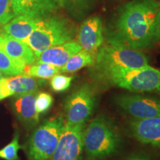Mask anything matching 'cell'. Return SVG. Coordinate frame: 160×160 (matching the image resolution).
<instances>
[{
    "mask_svg": "<svg viewBox=\"0 0 160 160\" xmlns=\"http://www.w3.org/2000/svg\"><path fill=\"white\" fill-rule=\"evenodd\" d=\"M120 137L114 125L105 116L95 117L83 131V150L89 160H99L116 153Z\"/></svg>",
    "mask_w": 160,
    "mask_h": 160,
    "instance_id": "3",
    "label": "cell"
},
{
    "mask_svg": "<svg viewBox=\"0 0 160 160\" xmlns=\"http://www.w3.org/2000/svg\"><path fill=\"white\" fill-rule=\"evenodd\" d=\"M63 116L48 119L36 128L26 145L28 160H49L57 148L60 135L65 126Z\"/></svg>",
    "mask_w": 160,
    "mask_h": 160,
    "instance_id": "6",
    "label": "cell"
},
{
    "mask_svg": "<svg viewBox=\"0 0 160 160\" xmlns=\"http://www.w3.org/2000/svg\"><path fill=\"white\" fill-rule=\"evenodd\" d=\"M73 80L72 77H67L65 75L56 74L51 78V86L55 92H63L69 88Z\"/></svg>",
    "mask_w": 160,
    "mask_h": 160,
    "instance_id": "23",
    "label": "cell"
},
{
    "mask_svg": "<svg viewBox=\"0 0 160 160\" xmlns=\"http://www.w3.org/2000/svg\"><path fill=\"white\" fill-rule=\"evenodd\" d=\"M124 160H151L148 157L142 153H135L131 154L129 157L125 158Z\"/></svg>",
    "mask_w": 160,
    "mask_h": 160,
    "instance_id": "27",
    "label": "cell"
},
{
    "mask_svg": "<svg viewBox=\"0 0 160 160\" xmlns=\"http://www.w3.org/2000/svg\"><path fill=\"white\" fill-rule=\"evenodd\" d=\"M0 71L8 77L23 74L24 70L16 65L14 62L5 53L0 46Z\"/></svg>",
    "mask_w": 160,
    "mask_h": 160,
    "instance_id": "21",
    "label": "cell"
},
{
    "mask_svg": "<svg viewBox=\"0 0 160 160\" xmlns=\"http://www.w3.org/2000/svg\"><path fill=\"white\" fill-rule=\"evenodd\" d=\"M103 79L111 85L133 93L160 94V71L149 65L139 68L117 70Z\"/></svg>",
    "mask_w": 160,
    "mask_h": 160,
    "instance_id": "5",
    "label": "cell"
},
{
    "mask_svg": "<svg viewBox=\"0 0 160 160\" xmlns=\"http://www.w3.org/2000/svg\"><path fill=\"white\" fill-rule=\"evenodd\" d=\"M16 17L27 15L35 19H42L55 14L60 7L59 0H11Z\"/></svg>",
    "mask_w": 160,
    "mask_h": 160,
    "instance_id": "11",
    "label": "cell"
},
{
    "mask_svg": "<svg viewBox=\"0 0 160 160\" xmlns=\"http://www.w3.org/2000/svg\"><path fill=\"white\" fill-rule=\"evenodd\" d=\"M82 48L77 41L71 40L61 45L46 49L37 57V63H48L61 68L75 53L81 51Z\"/></svg>",
    "mask_w": 160,
    "mask_h": 160,
    "instance_id": "15",
    "label": "cell"
},
{
    "mask_svg": "<svg viewBox=\"0 0 160 160\" xmlns=\"http://www.w3.org/2000/svg\"><path fill=\"white\" fill-rule=\"evenodd\" d=\"M76 33V27L71 22L53 14L38 20L34 30L25 43L31 48L37 59L46 49L73 40Z\"/></svg>",
    "mask_w": 160,
    "mask_h": 160,
    "instance_id": "2",
    "label": "cell"
},
{
    "mask_svg": "<svg viewBox=\"0 0 160 160\" xmlns=\"http://www.w3.org/2000/svg\"><path fill=\"white\" fill-rule=\"evenodd\" d=\"M160 42V18L159 20V23H158L157 25V35H156V42Z\"/></svg>",
    "mask_w": 160,
    "mask_h": 160,
    "instance_id": "28",
    "label": "cell"
},
{
    "mask_svg": "<svg viewBox=\"0 0 160 160\" xmlns=\"http://www.w3.org/2000/svg\"><path fill=\"white\" fill-rule=\"evenodd\" d=\"M95 104L96 95L93 88L88 84L79 86L65 102L64 119L66 125H85L93 113Z\"/></svg>",
    "mask_w": 160,
    "mask_h": 160,
    "instance_id": "7",
    "label": "cell"
},
{
    "mask_svg": "<svg viewBox=\"0 0 160 160\" xmlns=\"http://www.w3.org/2000/svg\"><path fill=\"white\" fill-rule=\"evenodd\" d=\"M15 17L11 0H0V26L8 23Z\"/></svg>",
    "mask_w": 160,
    "mask_h": 160,
    "instance_id": "24",
    "label": "cell"
},
{
    "mask_svg": "<svg viewBox=\"0 0 160 160\" xmlns=\"http://www.w3.org/2000/svg\"><path fill=\"white\" fill-rule=\"evenodd\" d=\"M53 99L50 93H45V92L38 93L35 102L36 110L37 113L40 114L48 111L53 104Z\"/></svg>",
    "mask_w": 160,
    "mask_h": 160,
    "instance_id": "25",
    "label": "cell"
},
{
    "mask_svg": "<svg viewBox=\"0 0 160 160\" xmlns=\"http://www.w3.org/2000/svg\"><path fill=\"white\" fill-rule=\"evenodd\" d=\"M2 78H4V76H3V73H2L1 71H0V79H2Z\"/></svg>",
    "mask_w": 160,
    "mask_h": 160,
    "instance_id": "29",
    "label": "cell"
},
{
    "mask_svg": "<svg viewBox=\"0 0 160 160\" xmlns=\"http://www.w3.org/2000/svg\"><path fill=\"white\" fill-rule=\"evenodd\" d=\"M61 4L72 17L80 21L91 11L95 0H61Z\"/></svg>",
    "mask_w": 160,
    "mask_h": 160,
    "instance_id": "19",
    "label": "cell"
},
{
    "mask_svg": "<svg viewBox=\"0 0 160 160\" xmlns=\"http://www.w3.org/2000/svg\"><path fill=\"white\" fill-rule=\"evenodd\" d=\"M131 135L139 142L160 150V118L137 119L129 122Z\"/></svg>",
    "mask_w": 160,
    "mask_h": 160,
    "instance_id": "13",
    "label": "cell"
},
{
    "mask_svg": "<svg viewBox=\"0 0 160 160\" xmlns=\"http://www.w3.org/2000/svg\"><path fill=\"white\" fill-rule=\"evenodd\" d=\"M84 129L85 125L71 126L65 124L57 148L49 160H81Z\"/></svg>",
    "mask_w": 160,
    "mask_h": 160,
    "instance_id": "9",
    "label": "cell"
},
{
    "mask_svg": "<svg viewBox=\"0 0 160 160\" xmlns=\"http://www.w3.org/2000/svg\"><path fill=\"white\" fill-rule=\"evenodd\" d=\"M96 57L97 53L81 50L72 56L65 65L59 68V73H75L83 68L93 65L96 62Z\"/></svg>",
    "mask_w": 160,
    "mask_h": 160,
    "instance_id": "18",
    "label": "cell"
},
{
    "mask_svg": "<svg viewBox=\"0 0 160 160\" xmlns=\"http://www.w3.org/2000/svg\"><path fill=\"white\" fill-rule=\"evenodd\" d=\"M59 2H61V0H59ZM61 5H62V4H61Z\"/></svg>",
    "mask_w": 160,
    "mask_h": 160,
    "instance_id": "30",
    "label": "cell"
},
{
    "mask_svg": "<svg viewBox=\"0 0 160 160\" xmlns=\"http://www.w3.org/2000/svg\"><path fill=\"white\" fill-rule=\"evenodd\" d=\"M160 3L156 0H132L120 10L111 40L133 49L147 48L156 42Z\"/></svg>",
    "mask_w": 160,
    "mask_h": 160,
    "instance_id": "1",
    "label": "cell"
},
{
    "mask_svg": "<svg viewBox=\"0 0 160 160\" xmlns=\"http://www.w3.org/2000/svg\"><path fill=\"white\" fill-rule=\"evenodd\" d=\"M38 92L14 97L13 111L19 121L26 128L31 129L39 124V114L36 110V97Z\"/></svg>",
    "mask_w": 160,
    "mask_h": 160,
    "instance_id": "14",
    "label": "cell"
},
{
    "mask_svg": "<svg viewBox=\"0 0 160 160\" xmlns=\"http://www.w3.org/2000/svg\"><path fill=\"white\" fill-rule=\"evenodd\" d=\"M104 42L102 23L98 17L85 19L80 26L77 34V42L85 51L97 53Z\"/></svg>",
    "mask_w": 160,
    "mask_h": 160,
    "instance_id": "12",
    "label": "cell"
},
{
    "mask_svg": "<svg viewBox=\"0 0 160 160\" xmlns=\"http://www.w3.org/2000/svg\"><path fill=\"white\" fill-rule=\"evenodd\" d=\"M38 20L27 15H18L8 23L3 25L2 31L11 37L25 42L34 30Z\"/></svg>",
    "mask_w": 160,
    "mask_h": 160,
    "instance_id": "16",
    "label": "cell"
},
{
    "mask_svg": "<svg viewBox=\"0 0 160 160\" xmlns=\"http://www.w3.org/2000/svg\"><path fill=\"white\" fill-rule=\"evenodd\" d=\"M8 87L14 97H19L29 93L38 92L45 83L43 79L20 74L6 78Z\"/></svg>",
    "mask_w": 160,
    "mask_h": 160,
    "instance_id": "17",
    "label": "cell"
},
{
    "mask_svg": "<svg viewBox=\"0 0 160 160\" xmlns=\"http://www.w3.org/2000/svg\"><path fill=\"white\" fill-rule=\"evenodd\" d=\"M0 46L20 68L24 70L26 66L33 65L37 61V57L28 44L2 31H0Z\"/></svg>",
    "mask_w": 160,
    "mask_h": 160,
    "instance_id": "10",
    "label": "cell"
},
{
    "mask_svg": "<svg viewBox=\"0 0 160 160\" xmlns=\"http://www.w3.org/2000/svg\"><path fill=\"white\" fill-rule=\"evenodd\" d=\"M117 105L134 119L160 118V99L139 94H122L116 97Z\"/></svg>",
    "mask_w": 160,
    "mask_h": 160,
    "instance_id": "8",
    "label": "cell"
},
{
    "mask_svg": "<svg viewBox=\"0 0 160 160\" xmlns=\"http://www.w3.org/2000/svg\"><path fill=\"white\" fill-rule=\"evenodd\" d=\"M13 96L6 82V78L4 77L0 79V101L5 98Z\"/></svg>",
    "mask_w": 160,
    "mask_h": 160,
    "instance_id": "26",
    "label": "cell"
},
{
    "mask_svg": "<svg viewBox=\"0 0 160 160\" xmlns=\"http://www.w3.org/2000/svg\"><path fill=\"white\" fill-rule=\"evenodd\" d=\"M95 67L102 77L117 70L139 68L148 65L146 56L139 50L108 39V42L97 51Z\"/></svg>",
    "mask_w": 160,
    "mask_h": 160,
    "instance_id": "4",
    "label": "cell"
},
{
    "mask_svg": "<svg viewBox=\"0 0 160 160\" xmlns=\"http://www.w3.org/2000/svg\"><path fill=\"white\" fill-rule=\"evenodd\" d=\"M19 140V131H16L13 140L0 151V158L5 160H19L18 151L21 148Z\"/></svg>",
    "mask_w": 160,
    "mask_h": 160,
    "instance_id": "22",
    "label": "cell"
},
{
    "mask_svg": "<svg viewBox=\"0 0 160 160\" xmlns=\"http://www.w3.org/2000/svg\"><path fill=\"white\" fill-rule=\"evenodd\" d=\"M59 73V68L48 63H37L26 66L23 74L41 79H51L53 76Z\"/></svg>",
    "mask_w": 160,
    "mask_h": 160,
    "instance_id": "20",
    "label": "cell"
}]
</instances>
